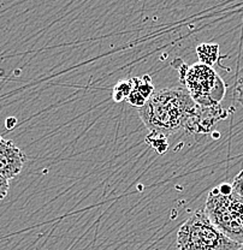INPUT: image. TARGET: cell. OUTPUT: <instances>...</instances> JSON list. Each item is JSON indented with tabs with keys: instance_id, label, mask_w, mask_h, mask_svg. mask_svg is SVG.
I'll use <instances>...</instances> for the list:
<instances>
[{
	"instance_id": "cell-9",
	"label": "cell",
	"mask_w": 243,
	"mask_h": 250,
	"mask_svg": "<svg viewBox=\"0 0 243 250\" xmlns=\"http://www.w3.org/2000/svg\"><path fill=\"white\" fill-rule=\"evenodd\" d=\"M133 90V83L132 80H123L119 81L112 89V99L116 103H122V101L127 100L128 96L130 95Z\"/></svg>"
},
{
	"instance_id": "cell-7",
	"label": "cell",
	"mask_w": 243,
	"mask_h": 250,
	"mask_svg": "<svg viewBox=\"0 0 243 250\" xmlns=\"http://www.w3.org/2000/svg\"><path fill=\"white\" fill-rule=\"evenodd\" d=\"M133 83V89L136 90L141 95L145 96L146 99H150L153 95L154 92V85L152 83V77L150 75H145L142 77H133L130 78Z\"/></svg>"
},
{
	"instance_id": "cell-13",
	"label": "cell",
	"mask_w": 243,
	"mask_h": 250,
	"mask_svg": "<svg viewBox=\"0 0 243 250\" xmlns=\"http://www.w3.org/2000/svg\"><path fill=\"white\" fill-rule=\"evenodd\" d=\"M236 96H237V101L241 104V106L243 107V77H241V80H240L239 83H237Z\"/></svg>"
},
{
	"instance_id": "cell-4",
	"label": "cell",
	"mask_w": 243,
	"mask_h": 250,
	"mask_svg": "<svg viewBox=\"0 0 243 250\" xmlns=\"http://www.w3.org/2000/svg\"><path fill=\"white\" fill-rule=\"evenodd\" d=\"M203 210L221 233L243 246V199L234 192L221 195L218 188H214L208 194Z\"/></svg>"
},
{
	"instance_id": "cell-11",
	"label": "cell",
	"mask_w": 243,
	"mask_h": 250,
	"mask_svg": "<svg viewBox=\"0 0 243 250\" xmlns=\"http://www.w3.org/2000/svg\"><path fill=\"white\" fill-rule=\"evenodd\" d=\"M232 187V192L237 196H240L243 199V170L237 173V176L234 178V182L231 184Z\"/></svg>"
},
{
	"instance_id": "cell-12",
	"label": "cell",
	"mask_w": 243,
	"mask_h": 250,
	"mask_svg": "<svg viewBox=\"0 0 243 250\" xmlns=\"http://www.w3.org/2000/svg\"><path fill=\"white\" fill-rule=\"evenodd\" d=\"M10 183L9 179L6 177H4L2 174H0V201L4 200L7 196V192H9Z\"/></svg>"
},
{
	"instance_id": "cell-1",
	"label": "cell",
	"mask_w": 243,
	"mask_h": 250,
	"mask_svg": "<svg viewBox=\"0 0 243 250\" xmlns=\"http://www.w3.org/2000/svg\"><path fill=\"white\" fill-rule=\"evenodd\" d=\"M200 106L184 87L158 90L138 109L141 121L151 131L169 136L179 130L194 134Z\"/></svg>"
},
{
	"instance_id": "cell-15",
	"label": "cell",
	"mask_w": 243,
	"mask_h": 250,
	"mask_svg": "<svg viewBox=\"0 0 243 250\" xmlns=\"http://www.w3.org/2000/svg\"><path fill=\"white\" fill-rule=\"evenodd\" d=\"M16 123H17V119H16L15 117H10V118H7L6 122H5V124H6V127L9 130L14 129Z\"/></svg>"
},
{
	"instance_id": "cell-3",
	"label": "cell",
	"mask_w": 243,
	"mask_h": 250,
	"mask_svg": "<svg viewBox=\"0 0 243 250\" xmlns=\"http://www.w3.org/2000/svg\"><path fill=\"white\" fill-rule=\"evenodd\" d=\"M178 250H239L242 246L223 234L206 215L198 209L190 215L177 232Z\"/></svg>"
},
{
	"instance_id": "cell-14",
	"label": "cell",
	"mask_w": 243,
	"mask_h": 250,
	"mask_svg": "<svg viewBox=\"0 0 243 250\" xmlns=\"http://www.w3.org/2000/svg\"><path fill=\"white\" fill-rule=\"evenodd\" d=\"M218 191L221 192V195H230L232 194V187L228 183H224L218 187Z\"/></svg>"
},
{
	"instance_id": "cell-8",
	"label": "cell",
	"mask_w": 243,
	"mask_h": 250,
	"mask_svg": "<svg viewBox=\"0 0 243 250\" xmlns=\"http://www.w3.org/2000/svg\"><path fill=\"white\" fill-rule=\"evenodd\" d=\"M145 141L148 146H151L153 149H155L158 152V154H164L169 149L167 136L160 134V132L151 131L150 135H147Z\"/></svg>"
},
{
	"instance_id": "cell-17",
	"label": "cell",
	"mask_w": 243,
	"mask_h": 250,
	"mask_svg": "<svg viewBox=\"0 0 243 250\" xmlns=\"http://www.w3.org/2000/svg\"><path fill=\"white\" fill-rule=\"evenodd\" d=\"M242 77H243V76H242Z\"/></svg>"
},
{
	"instance_id": "cell-2",
	"label": "cell",
	"mask_w": 243,
	"mask_h": 250,
	"mask_svg": "<svg viewBox=\"0 0 243 250\" xmlns=\"http://www.w3.org/2000/svg\"><path fill=\"white\" fill-rule=\"evenodd\" d=\"M172 66L178 71L183 87L195 104L202 107L221 105L226 93V83L212 67L200 62L189 66L179 58L172 62Z\"/></svg>"
},
{
	"instance_id": "cell-5",
	"label": "cell",
	"mask_w": 243,
	"mask_h": 250,
	"mask_svg": "<svg viewBox=\"0 0 243 250\" xmlns=\"http://www.w3.org/2000/svg\"><path fill=\"white\" fill-rule=\"evenodd\" d=\"M25 161L27 156L16 143L5 140L0 135V174L6 177L9 181L15 178L21 173Z\"/></svg>"
},
{
	"instance_id": "cell-6",
	"label": "cell",
	"mask_w": 243,
	"mask_h": 250,
	"mask_svg": "<svg viewBox=\"0 0 243 250\" xmlns=\"http://www.w3.org/2000/svg\"><path fill=\"white\" fill-rule=\"evenodd\" d=\"M200 64L212 67L219 59V45L217 43H201L197 47Z\"/></svg>"
},
{
	"instance_id": "cell-16",
	"label": "cell",
	"mask_w": 243,
	"mask_h": 250,
	"mask_svg": "<svg viewBox=\"0 0 243 250\" xmlns=\"http://www.w3.org/2000/svg\"><path fill=\"white\" fill-rule=\"evenodd\" d=\"M239 250H242V249H239Z\"/></svg>"
},
{
	"instance_id": "cell-10",
	"label": "cell",
	"mask_w": 243,
	"mask_h": 250,
	"mask_svg": "<svg viewBox=\"0 0 243 250\" xmlns=\"http://www.w3.org/2000/svg\"><path fill=\"white\" fill-rule=\"evenodd\" d=\"M125 101H127L128 104H130L133 107H136V108L140 109L146 105V103H147L148 100L145 98V96L141 95L140 93H137L136 90L133 89L132 93H130V95L128 96V99Z\"/></svg>"
}]
</instances>
